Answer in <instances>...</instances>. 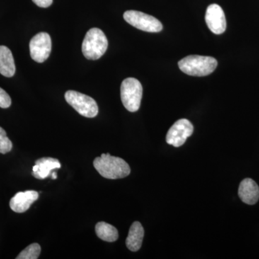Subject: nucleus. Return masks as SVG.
<instances>
[{
  "label": "nucleus",
  "mask_w": 259,
  "mask_h": 259,
  "mask_svg": "<svg viewBox=\"0 0 259 259\" xmlns=\"http://www.w3.org/2000/svg\"><path fill=\"white\" fill-rule=\"evenodd\" d=\"M93 163L99 174L109 180L125 178L131 174V168L125 160L112 156L110 153H102L94 160Z\"/></svg>",
  "instance_id": "nucleus-1"
},
{
  "label": "nucleus",
  "mask_w": 259,
  "mask_h": 259,
  "mask_svg": "<svg viewBox=\"0 0 259 259\" xmlns=\"http://www.w3.org/2000/svg\"><path fill=\"white\" fill-rule=\"evenodd\" d=\"M182 72L194 76H204L212 74L218 66V61L210 56L190 55L179 61Z\"/></svg>",
  "instance_id": "nucleus-2"
},
{
  "label": "nucleus",
  "mask_w": 259,
  "mask_h": 259,
  "mask_svg": "<svg viewBox=\"0 0 259 259\" xmlns=\"http://www.w3.org/2000/svg\"><path fill=\"white\" fill-rule=\"evenodd\" d=\"M108 40L105 34L100 29H90L83 39L81 51L89 60H97L106 52Z\"/></svg>",
  "instance_id": "nucleus-3"
},
{
  "label": "nucleus",
  "mask_w": 259,
  "mask_h": 259,
  "mask_svg": "<svg viewBox=\"0 0 259 259\" xmlns=\"http://www.w3.org/2000/svg\"><path fill=\"white\" fill-rule=\"evenodd\" d=\"M120 97L126 110L138 111L143 97V87L139 80L132 77L124 80L120 87Z\"/></svg>",
  "instance_id": "nucleus-4"
},
{
  "label": "nucleus",
  "mask_w": 259,
  "mask_h": 259,
  "mask_svg": "<svg viewBox=\"0 0 259 259\" xmlns=\"http://www.w3.org/2000/svg\"><path fill=\"white\" fill-rule=\"evenodd\" d=\"M65 100L83 117L93 118L98 115L99 108L96 101L88 95L69 90L65 94Z\"/></svg>",
  "instance_id": "nucleus-5"
},
{
  "label": "nucleus",
  "mask_w": 259,
  "mask_h": 259,
  "mask_svg": "<svg viewBox=\"0 0 259 259\" xmlns=\"http://www.w3.org/2000/svg\"><path fill=\"white\" fill-rule=\"evenodd\" d=\"M124 20L135 28L148 32H158L163 29L158 19L142 12L128 10L123 15Z\"/></svg>",
  "instance_id": "nucleus-6"
},
{
  "label": "nucleus",
  "mask_w": 259,
  "mask_h": 259,
  "mask_svg": "<svg viewBox=\"0 0 259 259\" xmlns=\"http://www.w3.org/2000/svg\"><path fill=\"white\" fill-rule=\"evenodd\" d=\"M52 42L49 33L39 32L32 37L30 42V53L32 60L42 63L49 59L51 52Z\"/></svg>",
  "instance_id": "nucleus-7"
},
{
  "label": "nucleus",
  "mask_w": 259,
  "mask_h": 259,
  "mask_svg": "<svg viewBox=\"0 0 259 259\" xmlns=\"http://www.w3.org/2000/svg\"><path fill=\"white\" fill-rule=\"evenodd\" d=\"M194 127L190 120L180 119L177 121L166 134L167 144L175 147H180L185 144L187 138L193 134Z\"/></svg>",
  "instance_id": "nucleus-8"
},
{
  "label": "nucleus",
  "mask_w": 259,
  "mask_h": 259,
  "mask_svg": "<svg viewBox=\"0 0 259 259\" xmlns=\"http://www.w3.org/2000/svg\"><path fill=\"white\" fill-rule=\"evenodd\" d=\"M205 21L209 30L213 33L220 35L226 31V15L222 8L218 5H210L207 8L205 14Z\"/></svg>",
  "instance_id": "nucleus-9"
},
{
  "label": "nucleus",
  "mask_w": 259,
  "mask_h": 259,
  "mask_svg": "<svg viewBox=\"0 0 259 259\" xmlns=\"http://www.w3.org/2000/svg\"><path fill=\"white\" fill-rule=\"evenodd\" d=\"M38 192L33 190L18 192L10 200V208L15 212H26L31 204L38 199Z\"/></svg>",
  "instance_id": "nucleus-10"
},
{
  "label": "nucleus",
  "mask_w": 259,
  "mask_h": 259,
  "mask_svg": "<svg viewBox=\"0 0 259 259\" xmlns=\"http://www.w3.org/2000/svg\"><path fill=\"white\" fill-rule=\"evenodd\" d=\"M238 195L242 202L247 204H255L259 199V187L251 179L246 178L240 184Z\"/></svg>",
  "instance_id": "nucleus-11"
},
{
  "label": "nucleus",
  "mask_w": 259,
  "mask_h": 259,
  "mask_svg": "<svg viewBox=\"0 0 259 259\" xmlns=\"http://www.w3.org/2000/svg\"><path fill=\"white\" fill-rule=\"evenodd\" d=\"M59 168H61V163L56 158H41L35 161L32 175L37 180H44L51 176V172L54 169Z\"/></svg>",
  "instance_id": "nucleus-12"
},
{
  "label": "nucleus",
  "mask_w": 259,
  "mask_h": 259,
  "mask_svg": "<svg viewBox=\"0 0 259 259\" xmlns=\"http://www.w3.org/2000/svg\"><path fill=\"white\" fill-rule=\"evenodd\" d=\"M144 237V229L141 223L134 222L129 230L128 236L126 238V245L131 251H138L141 248Z\"/></svg>",
  "instance_id": "nucleus-13"
},
{
  "label": "nucleus",
  "mask_w": 259,
  "mask_h": 259,
  "mask_svg": "<svg viewBox=\"0 0 259 259\" xmlns=\"http://www.w3.org/2000/svg\"><path fill=\"white\" fill-rule=\"evenodd\" d=\"M16 71L12 51L5 46H0V74L5 77H12Z\"/></svg>",
  "instance_id": "nucleus-14"
},
{
  "label": "nucleus",
  "mask_w": 259,
  "mask_h": 259,
  "mask_svg": "<svg viewBox=\"0 0 259 259\" xmlns=\"http://www.w3.org/2000/svg\"><path fill=\"white\" fill-rule=\"evenodd\" d=\"M97 236L104 241L115 242L118 239V231L115 227L105 222L97 223L95 226Z\"/></svg>",
  "instance_id": "nucleus-15"
},
{
  "label": "nucleus",
  "mask_w": 259,
  "mask_h": 259,
  "mask_svg": "<svg viewBox=\"0 0 259 259\" xmlns=\"http://www.w3.org/2000/svg\"><path fill=\"white\" fill-rule=\"evenodd\" d=\"M41 248L38 243H32L27 248L22 250L20 254L16 257L17 259H37L40 254Z\"/></svg>",
  "instance_id": "nucleus-16"
},
{
  "label": "nucleus",
  "mask_w": 259,
  "mask_h": 259,
  "mask_svg": "<svg viewBox=\"0 0 259 259\" xmlns=\"http://www.w3.org/2000/svg\"><path fill=\"white\" fill-rule=\"evenodd\" d=\"M13 149V143L8 139L6 132L0 127V153L5 154Z\"/></svg>",
  "instance_id": "nucleus-17"
},
{
  "label": "nucleus",
  "mask_w": 259,
  "mask_h": 259,
  "mask_svg": "<svg viewBox=\"0 0 259 259\" xmlns=\"http://www.w3.org/2000/svg\"><path fill=\"white\" fill-rule=\"evenodd\" d=\"M12 104L11 98L4 90L0 88V107L1 108H8Z\"/></svg>",
  "instance_id": "nucleus-18"
},
{
  "label": "nucleus",
  "mask_w": 259,
  "mask_h": 259,
  "mask_svg": "<svg viewBox=\"0 0 259 259\" xmlns=\"http://www.w3.org/2000/svg\"><path fill=\"white\" fill-rule=\"evenodd\" d=\"M37 6L40 8H47L50 7L53 3V0H32Z\"/></svg>",
  "instance_id": "nucleus-19"
},
{
  "label": "nucleus",
  "mask_w": 259,
  "mask_h": 259,
  "mask_svg": "<svg viewBox=\"0 0 259 259\" xmlns=\"http://www.w3.org/2000/svg\"><path fill=\"white\" fill-rule=\"evenodd\" d=\"M51 178H52L53 180H56V179L57 178V174H56V172L54 171L51 173Z\"/></svg>",
  "instance_id": "nucleus-20"
}]
</instances>
